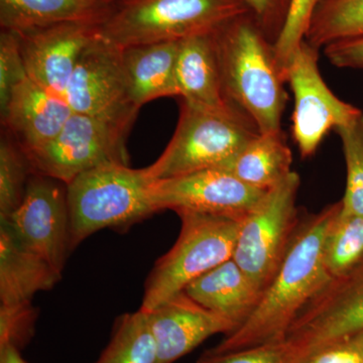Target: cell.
Listing matches in <instances>:
<instances>
[{
	"instance_id": "obj_1",
	"label": "cell",
	"mask_w": 363,
	"mask_h": 363,
	"mask_svg": "<svg viewBox=\"0 0 363 363\" xmlns=\"http://www.w3.org/2000/svg\"><path fill=\"white\" fill-rule=\"evenodd\" d=\"M340 207L341 200L301 218L285 259L255 311L210 352H231L285 341L298 313L331 279L324 266V241Z\"/></svg>"
},
{
	"instance_id": "obj_2",
	"label": "cell",
	"mask_w": 363,
	"mask_h": 363,
	"mask_svg": "<svg viewBox=\"0 0 363 363\" xmlns=\"http://www.w3.org/2000/svg\"><path fill=\"white\" fill-rule=\"evenodd\" d=\"M227 101L245 114L259 133L281 130L286 71L274 43L247 13L213 33Z\"/></svg>"
},
{
	"instance_id": "obj_3",
	"label": "cell",
	"mask_w": 363,
	"mask_h": 363,
	"mask_svg": "<svg viewBox=\"0 0 363 363\" xmlns=\"http://www.w3.org/2000/svg\"><path fill=\"white\" fill-rule=\"evenodd\" d=\"M147 168L107 164L81 174L67 185L70 247L90 235L111 228L125 231L157 213Z\"/></svg>"
},
{
	"instance_id": "obj_4",
	"label": "cell",
	"mask_w": 363,
	"mask_h": 363,
	"mask_svg": "<svg viewBox=\"0 0 363 363\" xmlns=\"http://www.w3.org/2000/svg\"><path fill=\"white\" fill-rule=\"evenodd\" d=\"M247 13L245 0H123L112 6L99 33L121 48L180 42Z\"/></svg>"
},
{
	"instance_id": "obj_5",
	"label": "cell",
	"mask_w": 363,
	"mask_h": 363,
	"mask_svg": "<svg viewBox=\"0 0 363 363\" xmlns=\"http://www.w3.org/2000/svg\"><path fill=\"white\" fill-rule=\"evenodd\" d=\"M181 231L174 247L157 260L145 285L140 309L150 312L184 292L207 272L233 259L241 219L180 212Z\"/></svg>"
},
{
	"instance_id": "obj_6",
	"label": "cell",
	"mask_w": 363,
	"mask_h": 363,
	"mask_svg": "<svg viewBox=\"0 0 363 363\" xmlns=\"http://www.w3.org/2000/svg\"><path fill=\"white\" fill-rule=\"evenodd\" d=\"M259 135L241 112H220L182 101L173 138L156 162L147 167L152 180L208 169H225L252 138Z\"/></svg>"
},
{
	"instance_id": "obj_7",
	"label": "cell",
	"mask_w": 363,
	"mask_h": 363,
	"mask_svg": "<svg viewBox=\"0 0 363 363\" xmlns=\"http://www.w3.org/2000/svg\"><path fill=\"white\" fill-rule=\"evenodd\" d=\"M300 184L293 171L241 219L233 259L262 292L278 272L300 224Z\"/></svg>"
},
{
	"instance_id": "obj_8",
	"label": "cell",
	"mask_w": 363,
	"mask_h": 363,
	"mask_svg": "<svg viewBox=\"0 0 363 363\" xmlns=\"http://www.w3.org/2000/svg\"><path fill=\"white\" fill-rule=\"evenodd\" d=\"M65 98L75 113L130 130L140 107L131 94L123 48L98 33L81 54Z\"/></svg>"
},
{
	"instance_id": "obj_9",
	"label": "cell",
	"mask_w": 363,
	"mask_h": 363,
	"mask_svg": "<svg viewBox=\"0 0 363 363\" xmlns=\"http://www.w3.org/2000/svg\"><path fill=\"white\" fill-rule=\"evenodd\" d=\"M128 131L130 128L73 112L54 140L25 152L33 173L68 185L97 167L128 164L125 145Z\"/></svg>"
},
{
	"instance_id": "obj_10",
	"label": "cell",
	"mask_w": 363,
	"mask_h": 363,
	"mask_svg": "<svg viewBox=\"0 0 363 363\" xmlns=\"http://www.w3.org/2000/svg\"><path fill=\"white\" fill-rule=\"evenodd\" d=\"M363 330V257L327 281L298 313L286 333L293 362L325 343Z\"/></svg>"
},
{
	"instance_id": "obj_11",
	"label": "cell",
	"mask_w": 363,
	"mask_h": 363,
	"mask_svg": "<svg viewBox=\"0 0 363 363\" xmlns=\"http://www.w3.org/2000/svg\"><path fill=\"white\" fill-rule=\"evenodd\" d=\"M318 60L319 50L304 40L286 66V83L294 96L293 138L303 159L316 152L329 131L337 130L362 111L329 89Z\"/></svg>"
},
{
	"instance_id": "obj_12",
	"label": "cell",
	"mask_w": 363,
	"mask_h": 363,
	"mask_svg": "<svg viewBox=\"0 0 363 363\" xmlns=\"http://www.w3.org/2000/svg\"><path fill=\"white\" fill-rule=\"evenodd\" d=\"M0 223L6 224L23 247L63 272L71 252L65 184L33 173L20 207Z\"/></svg>"
},
{
	"instance_id": "obj_13",
	"label": "cell",
	"mask_w": 363,
	"mask_h": 363,
	"mask_svg": "<svg viewBox=\"0 0 363 363\" xmlns=\"http://www.w3.org/2000/svg\"><path fill=\"white\" fill-rule=\"evenodd\" d=\"M264 194L220 169L156 180L152 187L157 212L173 210L177 214L194 212L238 219H242Z\"/></svg>"
},
{
	"instance_id": "obj_14",
	"label": "cell",
	"mask_w": 363,
	"mask_h": 363,
	"mask_svg": "<svg viewBox=\"0 0 363 363\" xmlns=\"http://www.w3.org/2000/svg\"><path fill=\"white\" fill-rule=\"evenodd\" d=\"M99 26L60 23L18 35L28 77L55 94L65 97L78 60L99 33Z\"/></svg>"
},
{
	"instance_id": "obj_15",
	"label": "cell",
	"mask_w": 363,
	"mask_h": 363,
	"mask_svg": "<svg viewBox=\"0 0 363 363\" xmlns=\"http://www.w3.org/2000/svg\"><path fill=\"white\" fill-rule=\"evenodd\" d=\"M147 313L157 363H174L215 334L228 335L234 331L230 322L198 304L185 292Z\"/></svg>"
},
{
	"instance_id": "obj_16",
	"label": "cell",
	"mask_w": 363,
	"mask_h": 363,
	"mask_svg": "<svg viewBox=\"0 0 363 363\" xmlns=\"http://www.w3.org/2000/svg\"><path fill=\"white\" fill-rule=\"evenodd\" d=\"M72 114L65 97L26 78L14 88L1 119L11 138L30 152L54 140Z\"/></svg>"
},
{
	"instance_id": "obj_17",
	"label": "cell",
	"mask_w": 363,
	"mask_h": 363,
	"mask_svg": "<svg viewBox=\"0 0 363 363\" xmlns=\"http://www.w3.org/2000/svg\"><path fill=\"white\" fill-rule=\"evenodd\" d=\"M176 80L182 101L209 111L240 112L227 101L213 33L179 42Z\"/></svg>"
},
{
	"instance_id": "obj_18",
	"label": "cell",
	"mask_w": 363,
	"mask_h": 363,
	"mask_svg": "<svg viewBox=\"0 0 363 363\" xmlns=\"http://www.w3.org/2000/svg\"><path fill=\"white\" fill-rule=\"evenodd\" d=\"M184 292L230 322L234 330L250 317L264 294L233 259L195 279Z\"/></svg>"
},
{
	"instance_id": "obj_19",
	"label": "cell",
	"mask_w": 363,
	"mask_h": 363,
	"mask_svg": "<svg viewBox=\"0 0 363 363\" xmlns=\"http://www.w3.org/2000/svg\"><path fill=\"white\" fill-rule=\"evenodd\" d=\"M61 277L62 272L23 247L0 223V306L32 304L35 294L52 290Z\"/></svg>"
},
{
	"instance_id": "obj_20",
	"label": "cell",
	"mask_w": 363,
	"mask_h": 363,
	"mask_svg": "<svg viewBox=\"0 0 363 363\" xmlns=\"http://www.w3.org/2000/svg\"><path fill=\"white\" fill-rule=\"evenodd\" d=\"M111 7L101 0H0V26L21 35L60 23L101 25Z\"/></svg>"
},
{
	"instance_id": "obj_21",
	"label": "cell",
	"mask_w": 363,
	"mask_h": 363,
	"mask_svg": "<svg viewBox=\"0 0 363 363\" xmlns=\"http://www.w3.org/2000/svg\"><path fill=\"white\" fill-rule=\"evenodd\" d=\"M179 42L123 48L131 94L138 107L162 97L179 96L176 62Z\"/></svg>"
},
{
	"instance_id": "obj_22",
	"label": "cell",
	"mask_w": 363,
	"mask_h": 363,
	"mask_svg": "<svg viewBox=\"0 0 363 363\" xmlns=\"http://www.w3.org/2000/svg\"><path fill=\"white\" fill-rule=\"evenodd\" d=\"M292 150L279 130L255 136L225 171L245 185L267 192L292 173Z\"/></svg>"
},
{
	"instance_id": "obj_23",
	"label": "cell",
	"mask_w": 363,
	"mask_h": 363,
	"mask_svg": "<svg viewBox=\"0 0 363 363\" xmlns=\"http://www.w3.org/2000/svg\"><path fill=\"white\" fill-rule=\"evenodd\" d=\"M363 37V0H321L305 40L315 49Z\"/></svg>"
},
{
	"instance_id": "obj_24",
	"label": "cell",
	"mask_w": 363,
	"mask_h": 363,
	"mask_svg": "<svg viewBox=\"0 0 363 363\" xmlns=\"http://www.w3.org/2000/svg\"><path fill=\"white\" fill-rule=\"evenodd\" d=\"M94 363H157L147 313L140 309L117 318L111 340Z\"/></svg>"
},
{
	"instance_id": "obj_25",
	"label": "cell",
	"mask_w": 363,
	"mask_h": 363,
	"mask_svg": "<svg viewBox=\"0 0 363 363\" xmlns=\"http://www.w3.org/2000/svg\"><path fill=\"white\" fill-rule=\"evenodd\" d=\"M363 257V216L340 209L325 236L323 262L330 278L350 271Z\"/></svg>"
},
{
	"instance_id": "obj_26",
	"label": "cell",
	"mask_w": 363,
	"mask_h": 363,
	"mask_svg": "<svg viewBox=\"0 0 363 363\" xmlns=\"http://www.w3.org/2000/svg\"><path fill=\"white\" fill-rule=\"evenodd\" d=\"M32 167L26 152L13 138L0 143V220H6L25 197Z\"/></svg>"
},
{
	"instance_id": "obj_27",
	"label": "cell",
	"mask_w": 363,
	"mask_h": 363,
	"mask_svg": "<svg viewBox=\"0 0 363 363\" xmlns=\"http://www.w3.org/2000/svg\"><path fill=\"white\" fill-rule=\"evenodd\" d=\"M346 164V188L341 202L346 213L363 216V112L339 126Z\"/></svg>"
},
{
	"instance_id": "obj_28",
	"label": "cell",
	"mask_w": 363,
	"mask_h": 363,
	"mask_svg": "<svg viewBox=\"0 0 363 363\" xmlns=\"http://www.w3.org/2000/svg\"><path fill=\"white\" fill-rule=\"evenodd\" d=\"M321 0H292L281 35L274 44L279 64L286 69L304 42L312 14Z\"/></svg>"
},
{
	"instance_id": "obj_29",
	"label": "cell",
	"mask_w": 363,
	"mask_h": 363,
	"mask_svg": "<svg viewBox=\"0 0 363 363\" xmlns=\"http://www.w3.org/2000/svg\"><path fill=\"white\" fill-rule=\"evenodd\" d=\"M28 77L21 55L20 35L9 30L0 33V111H6L14 88Z\"/></svg>"
},
{
	"instance_id": "obj_30",
	"label": "cell",
	"mask_w": 363,
	"mask_h": 363,
	"mask_svg": "<svg viewBox=\"0 0 363 363\" xmlns=\"http://www.w3.org/2000/svg\"><path fill=\"white\" fill-rule=\"evenodd\" d=\"M35 320L37 313L32 304L18 307L0 306V345L9 344L23 350L33 338Z\"/></svg>"
},
{
	"instance_id": "obj_31",
	"label": "cell",
	"mask_w": 363,
	"mask_h": 363,
	"mask_svg": "<svg viewBox=\"0 0 363 363\" xmlns=\"http://www.w3.org/2000/svg\"><path fill=\"white\" fill-rule=\"evenodd\" d=\"M295 363H363V330L314 348Z\"/></svg>"
},
{
	"instance_id": "obj_32",
	"label": "cell",
	"mask_w": 363,
	"mask_h": 363,
	"mask_svg": "<svg viewBox=\"0 0 363 363\" xmlns=\"http://www.w3.org/2000/svg\"><path fill=\"white\" fill-rule=\"evenodd\" d=\"M197 363H292V358L284 341L226 353H212L207 350Z\"/></svg>"
},
{
	"instance_id": "obj_33",
	"label": "cell",
	"mask_w": 363,
	"mask_h": 363,
	"mask_svg": "<svg viewBox=\"0 0 363 363\" xmlns=\"http://www.w3.org/2000/svg\"><path fill=\"white\" fill-rule=\"evenodd\" d=\"M250 13L271 42L276 43L285 26L292 0H245Z\"/></svg>"
},
{
	"instance_id": "obj_34",
	"label": "cell",
	"mask_w": 363,
	"mask_h": 363,
	"mask_svg": "<svg viewBox=\"0 0 363 363\" xmlns=\"http://www.w3.org/2000/svg\"><path fill=\"white\" fill-rule=\"evenodd\" d=\"M324 54L332 65L338 68L363 70V37L327 45Z\"/></svg>"
},
{
	"instance_id": "obj_35",
	"label": "cell",
	"mask_w": 363,
	"mask_h": 363,
	"mask_svg": "<svg viewBox=\"0 0 363 363\" xmlns=\"http://www.w3.org/2000/svg\"><path fill=\"white\" fill-rule=\"evenodd\" d=\"M21 351L16 346L9 344L0 345V363H28L21 355Z\"/></svg>"
},
{
	"instance_id": "obj_36",
	"label": "cell",
	"mask_w": 363,
	"mask_h": 363,
	"mask_svg": "<svg viewBox=\"0 0 363 363\" xmlns=\"http://www.w3.org/2000/svg\"><path fill=\"white\" fill-rule=\"evenodd\" d=\"M104 4L107 6H114V4H119V2L123 1V0H101Z\"/></svg>"
}]
</instances>
